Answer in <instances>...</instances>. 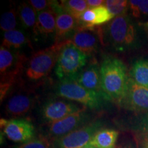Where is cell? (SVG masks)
I'll return each instance as SVG.
<instances>
[{
  "instance_id": "4",
  "label": "cell",
  "mask_w": 148,
  "mask_h": 148,
  "mask_svg": "<svg viewBox=\"0 0 148 148\" xmlns=\"http://www.w3.org/2000/svg\"><path fill=\"white\" fill-rule=\"evenodd\" d=\"M88 56L67 40L59 53L55 74L60 81L69 80L86 66Z\"/></svg>"
},
{
  "instance_id": "23",
  "label": "cell",
  "mask_w": 148,
  "mask_h": 148,
  "mask_svg": "<svg viewBox=\"0 0 148 148\" xmlns=\"http://www.w3.org/2000/svg\"><path fill=\"white\" fill-rule=\"evenodd\" d=\"M17 12L14 8L7 11L1 15L0 20V27L5 32L15 29L17 25Z\"/></svg>"
},
{
  "instance_id": "27",
  "label": "cell",
  "mask_w": 148,
  "mask_h": 148,
  "mask_svg": "<svg viewBox=\"0 0 148 148\" xmlns=\"http://www.w3.org/2000/svg\"><path fill=\"white\" fill-rule=\"evenodd\" d=\"M134 130L138 132H148V112L137 116L134 123Z\"/></svg>"
},
{
  "instance_id": "29",
  "label": "cell",
  "mask_w": 148,
  "mask_h": 148,
  "mask_svg": "<svg viewBox=\"0 0 148 148\" xmlns=\"http://www.w3.org/2000/svg\"><path fill=\"white\" fill-rule=\"evenodd\" d=\"M116 148H138L136 139L126 138L122 139L120 143L116 145Z\"/></svg>"
},
{
  "instance_id": "15",
  "label": "cell",
  "mask_w": 148,
  "mask_h": 148,
  "mask_svg": "<svg viewBox=\"0 0 148 148\" xmlns=\"http://www.w3.org/2000/svg\"><path fill=\"white\" fill-rule=\"evenodd\" d=\"M56 14L49 8L37 13V19L33 32L37 36L47 38L56 34Z\"/></svg>"
},
{
  "instance_id": "24",
  "label": "cell",
  "mask_w": 148,
  "mask_h": 148,
  "mask_svg": "<svg viewBox=\"0 0 148 148\" xmlns=\"http://www.w3.org/2000/svg\"><path fill=\"white\" fill-rule=\"evenodd\" d=\"M104 5L115 17L126 14L128 10V1L125 0H107Z\"/></svg>"
},
{
  "instance_id": "26",
  "label": "cell",
  "mask_w": 148,
  "mask_h": 148,
  "mask_svg": "<svg viewBox=\"0 0 148 148\" xmlns=\"http://www.w3.org/2000/svg\"><path fill=\"white\" fill-rule=\"evenodd\" d=\"M51 142L47 136H40L13 148H50Z\"/></svg>"
},
{
  "instance_id": "17",
  "label": "cell",
  "mask_w": 148,
  "mask_h": 148,
  "mask_svg": "<svg viewBox=\"0 0 148 148\" xmlns=\"http://www.w3.org/2000/svg\"><path fill=\"white\" fill-rule=\"evenodd\" d=\"M119 132L114 129L101 128L94 134L88 143L96 148H116Z\"/></svg>"
},
{
  "instance_id": "25",
  "label": "cell",
  "mask_w": 148,
  "mask_h": 148,
  "mask_svg": "<svg viewBox=\"0 0 148 148\" xmlns=\"http://www.w3.org/2000/svg\"><path fill=\"white\" fill-rule=\"evenodd\" d=\"M95 14V19L93 23L94 26L102 25L111 21L115 17L113 14H111L108 9L105 6V5H101L100 6L93 9Z\"/></svg>"
},
{
  "instance_id": "2",
  "label": "cell",
  "mask_w": 148,
  "mask_h": 148,
  "mask_svg": "<svg viewBox=\"0 0 148 148\" xmlns=\"http://www.w3.org/2000/svg\"><path fill=\"white\" fill-rule=\"evenodd\" d=\"M101 84L103 94L109 101L119 104L127 88L129 73L120 59L107 56L100 66Z\"/></svg>"
},
{
  "instance_id": "12",
  "label": "cell",
  "mask_w": 148,
  "mask_h": 148,
  "mask_svg": "<svg viewBox=\"0 0 148 148\" xmlns=\"http://www.w3.org/2000/svg\"><path fill=\"white\" fill-rule=\"evenodd\" d=\"M85 108L86 107H81L71 101L58 99L51 100L43 105L41 110V116L42 119L49 124Z\"/></svg>"
},
{
  "instance_id": "7",
  "label": "cell",
  "mask_w": 148,
  "mask_h": 148,
  "mask_svg": "<svg viewBox=\"0 0 148 148\" xmlns=\"http://www.w3.org/2000/svg\"><path fill=\"white\" fill-rule=\"evenodd\" d=\"M104 125L101 120H95L67 134L50 140V148H80L90 142L94 134Z\"/></svg>"
},
{
  "instance_id": "18",
  "label": "cell",
  "mask_w": 148,
  "mask_h": 148,
  "mask_svg": "<svg viewBox=\"0 0 148 148\" xmlns=\"http://www.w3.org/2000/svg\"><path fill=\"white\" fill-rule=\"evenodd\" d=\"M129 77L140 86L148 88V60L138 59L133 63Z\"/></svg>"
},
{
  "instance_id": "1",
  "label": "cell",
  "mask_w": 148,
  "mask_h": 148,
  "mask_svg": "<svg viewBox=\"0 0 148 148\" xmlns=\"http://www.w3.org/2000/svg\"><path fill=\"white\" fill-rule=\"evenodd\" d=\"M101 40L119 51L136 49L142 42L138 26L127 13L114 17L101 29Z\"/></svg>"
},
{
  "instance_id": "10",
  "label": "cell",
  "mask_w": 148,
  "mask_h": 148,
  "mask_svg": "<svg viewBox=\"0 0 148 148\" xmlns=\"http://www.w3.org/2000/svg\"><path fill=\"white\" fill-rule=\"evenodd\" d=\"M95 27L78 26L69 40L77 49L88 56L96 52L101 41V29L96 32Z\"/></svg>"
},
{
  "instance_id": "22",
  "label": "cell",
  "mask_w": 148,
  "mask_h": 148,
  "mask_svg": "<svg viewBox=\"0 0 148 148\" xmlns=\"http://www.w3.org/2000/svg\"><path fill=\"white\" fill-rule=\"evenodd\" d=\"M128 10L135 18H145L148 16V0L128 1Z\"/></svg>"
},
{
  "instance_id": "21",
  "label": "cell",
  "mask_w": 148,
  "mask_h": 148,
  "mask_svg": "<svg viewBox=\"0 0 148 148\" xmlns=\"http://www.w3.org/2000/svg\"><path fill=\"white\" fill-rule=\"evenodd\" d=\"M60 4L64 10L71 14L78 21L82 14L88 9L87 2L85 0L61 1Z\"/></svg>"
},
{
  "instance_id": "28",
  "label": "cell",
  "mask_w": 148,
  "mask_h": 148,
  "mask_svg": "<svg viewBox=\"0 0 148 148\" xmlns=\"http://www.w3.org/2000/svg\"><path fill=\"white\" fill-rule=\"evenodd\" d=\"M51 1H46V0H30L28 2L34 9V10L38 13L50 8Z\"/></svg>"
},
{
  "instance_id": "16",
  "label": "cell",
  "mask_w": 148,
  "mask_h": 148,
  "mask_svg": "<svg viewBox=\"0 0 148 148\" xmlns=\"http://www.w3.org/2000/svg\"><path fill=\"white\" fill-rule=\"evenodd\" d=\"M33 99L25 94H16L8 101L5 106L7 113L13 116H20L27 113L32 108Z\"/></svg>"
},
{
  "instance_id": "6",
  "label": "cell",
  "mask_w": 148,
  "mask_h": 148,
  "mask_svg": "<svg viewBox=\"0 0 148 148\" xmlns=\"http://www.w3.org/2000/svg\"><path fill=\"white\" fill-rule=\"evenodd\" d=\"M25 56L12 49L3 47H0V73L1 86L0 98L3 101L4 97L17 79L23 67Z\"/></svg>"
},
{
  "instance_id": "14",
  "label": "cell",
  "mask_w": 148,
  "mask_h": 148,
  "mask_svg": "<svg viewBox=\"0 0 148 148\" xmlns=\"http://www.w3.org/2000/svg\"><path fill=\"white\" fill-rule=\"evenodd\" d=\"M69 80L77 83L86 89L105 96L101 88L100 66L95 60L91 61L88 65L85 66L82 71Z\"/></svg>"
},
{
  "instance_id": "8",
  "label": "cell",
  "mask_w": 148,
  "mask_h": 148,
  "mask_svg": "<svg viewBox=\"0 0 148 148\" xmlns=\"http://www.w3.org/2000/svg\"><path fill=\"white\" fill-rule=\"evenodd\" d=\"M90 115L85 108L63 119L48 124L47 137L50 139L60 137L84 126L90 122Z\"/></svg>"
},
{
  "instance_id": "33",
  "label": "cell",
  "mask_w": 148,
  "mask_h": 148,
  "mask_svg": "<svg viewBox=\"0 0 148 148\" xmlns=\"http://www.w3.org/2000/svg\"><path fill=\"white\" fill-rule=\"evenodd\" d=\"M144 25H145V28H146V29H147V31L148 32V21L147 22V23H145V24H144Z\"/></svg>"
},
{
  "instance_id": "5",
  "label": "cell",
  "mask_w": 148,
  "mask_h": 148,
  "mask_svg": "<svg viewBox=\"0 0 148 148\" xmlns=\"http://www.w3.org/2000/svg\"><path fill=\"white\" fill-rule=\"evenodd\" d=\"M66 40L55 42L50 47L36 51L32 56L25 71L29 80L38 81L49 75L56 64L59 53Z\"/></svg>"
},
{
  "instance_id": "3",
  "label": "cell",
  "mask_w": 148,
  "mask_h": 148,
  "mask_svg": "<svg viewBox=\"0 0 148 148\" xmlns=\"http://www.w3.org/2000/svg\"><path fill=\"white\" fill-rule=\"evenodd\" d=\"M57 95L77 101L90 110H101L109 101L104 95L80 86L71 80L60 81L55 88Z\"/></svg>"
},
{
  "instance_id": "20",
  "label": "cell",
  "mask_w": 148,
  "mask_h": 148,
  "mask_svg": "<svg viewBox=\"0 0 148 148\" xmlns=\"http://www.w3.org/2000/svg\"><path fill=\"white\" fill-rule=\"evenodd\" d=\"M27 42L25 34L22 31L15 29L4 32L2 45L8 49H16L26 45Z\"/></svg>"
},
{
  "instance_id": "32",
  "label": "cell",
  "mask_w": 148,
  "mask_h": 148,
  "mask_svg": "<svg viewBox=\"0 0 148 148\" xmlns=\"http://www.w3.org/2000/svg\"><path fill=\"white\" fill-rule=\"evenodd\" d=\"M80 148H96V147H94V146L91 145H90L89 143H88V144H86V145L83 146V147H80Z\"/></svg>"
},
{
  "instance_id": "31",
  "label": "cell",
  "mask_w": 148,
  "mask_h": 148,
  "mask_svg": "<svg viewBox=\"0 0 148 148\" xmlns=\"http://www.w3.org/2000/svg\"><path fill=\"white\" fill-rule=\"evenodd\" d=\"M86 2H87L88 9H94L103 5L105 3V1H103V0H87Z\"/></svg>"
},
{
  "instance_id": "11",
  "label": "cell",
  "mask_w": 148,
  "mask_h": 148,
  "mask_svg": "<svg viewBox=\"0 0 148 148\" xmlns=\"http://www.w3.org/2000/svg\"><path fill=\"white\" fill-rule=\"evenodd\" d=\"M51 9L56 14L55 42L69 40L79 26V21L71 14L63 10L60 2L52 1Z\"/></svg>"
},
{
  "instance_id": "19",
  "label": "cell",
  "mask_w": 148,
  "mask_h": 148,
  "mask_svg": "<svg viewBox=\"0 0 148 148\" xmlns=\"http://www.w3.org/2000/svg\"><path fill=\"white\" fill-rule=\"evenodd\" d=\"M18 17L24 29H34L36 23L37 14L28 3H22L18 8Z\"/></svg>"
},
{
  "instance_id": "30",
  "label": "cell",
  "mask_w": 148,
  "mask_h": 148,
  "mask_svg": "<svg viewBox=\"0 0 148 148\" xmlns=\"http://www.w3.org/2000/svg\"><path fill=\"white\" fill-rule=\"evenodd\" d=\"M136 139L138 148H148V132H138Z\"/></svg>"
},
{
  "instance_id": "9",
  "label": "cell",
  "mask_w": 148,
  "mask_h": 148,
  "mask_svg": "<svg viewBox=\"0 0 148 148\" xmlns=\"http://www.w3.org/2000/svg\"><path fill=\"white\" fill-rule=\"evenodd\" d=\"M118 105L133 112H148V88L137 84L129 77L125 94Z\"/></svg>"
},
{
  "instance_id": "13",
  "label": "cell",
  "mask_w": 148,
  "mask_h": 148,
  "mask_svg": "<svg viewBox=\"0 0 148 148\" xmlns=\"http://www.w3.org/2000/svg\"><path fill=\"white\" fill-rule=\"evenodd\" d=\"M3 134L14 143H24L34 138L35 130L30 121L26 119H10L3 128Z\"/></svg>"
}]
</instances>
